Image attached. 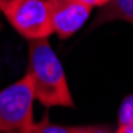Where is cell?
Returning <instances> with one entry per match:
<instances>
[{
    "label": "cell",
    "mask_w": 133,
    "mask_h": 133,
    "mask_svg": "<svg viewBox=\"0 0 133 133\" xmlns=\"http://www.w3.org/2000/svg\"><path fill=\"white\" fill-rule=\"evenodd\" d=\"M0 11L25 40L49 38L54 33L46 0H0Z\"/></svg>",
    "instance_id": "cell-2"
},
{
    "label": "cell",
    "mask_w": 133,
    "mask_h": 133,
    "mask_svg": "<svg viewBox=\"0 0 133 133\" xmlns=\"http://www.w3.org/2000/svg\"><path fill=\"white\" fill-rule=\"evenodd\" d=\"M33 90L24 75L0 90V133H21L33 125Z\"/></svg>",
    "instance_id": "cell-3"
},
{
    "label": "cell",
    "mask_w": 133,
    "mask_h": 133,
    "mask_svg": "<svg viewBox=\"0 0 133 133\" xmlns=\"http://www.w3.org/2000/svg\"><path fill=\"white\" fill-rule=\"evenodd\" d=\"M133 124V95L124 98L119 109V125Z\"/></svg>",
    "instance_id": "cell-7"
},
{
    "label": "cell",
    "mask_w": 133,
    "mask_h": 133,
    "mask_svg": "<svg viewBox=\"0 0 133 133\" xmlns=\"http://www.w3.org/2000/svg\"><path fill=\"white\" fill-rule=\"evenodd\" d=\"M54 33L66 40L86 24L92 13V6L81 0H46Z\"/></svg>",
    "instance_id": "cell-4"
},
{
    "label": "cell",
    "mask_w": 133,
    "mask_h": 133,
    "mask_svg": "<svg viewBox=\"0 0 133 133\" xmlns=\"http://www.w3.org/2000/svg\"><path fill=\"white\" fill-rule=\"evenodd\" d=\"M87 127H66V125H57V124H51L48 121V117H44L41 122H33V125L30 128H27L25 131L21 133H86Z\"/></svg>",
    "instance_id": "cell-6"
},
{
    "label": "cell",
    "mask_w": 133,
    "mask_h": 133,
    "mask_svg": "<svg viewBox=\"0 0 133 133\" xmlns=\"http://www.w3.org/2000/svg\"><path fill=\"white\" fill-rule=\"evenodd\" d=\"M112 21H127L133 24V0H109L105 6H102L95 21L92 22V27Z\"/></svg>",
    "instance_id": "cell-5"
},
{
    "label": "cell",
    "mask_w": 133,
    "mask_h": 133,
    "mask_svg": "<svg viewBox=\"0 0 133 133\" xmlns=\"http://www.w3.org/2000/svg\"><path fill=\"white\" fill-rule=\"evenodd\" d=\"M81 2H84V3H87L94 8V6H105L109 0H81Z\"/></svg>",
    "instance_id": "cell-8"
},
{
    "label": "cell",
    "mask_w": 133,
    "mask_h": 133,
    "mask_svg": "<svg viewBox=\"0 0 133 133\" xmlns=\"http://www.w3.org/2000/svg\"><path fill=\"white\" fill-rule=\"evenodd\" d=\"M29 65L27 73L33 97L46 106L73 108V97L66 82L63 65L51 48L48 38L29 40Z\"/></svg>",
    "instance_id": "cell-1"
},
{
    "label": "cell",
    "mask_w": 133,
    "mask_h": 133,
    "mask_svg": "<svg viewBox=\"0 0 133 133\" xmlns=\"http://www.w3.org/2000/svg\"><path fill=\"white\" fill-rule=\"evenodd\" d=\"M86 133H111L108 128H105V127H95V125H90V127H87V131Z\"/></svg>",
    "instance_id": "cell-9"
}]
</instances>
